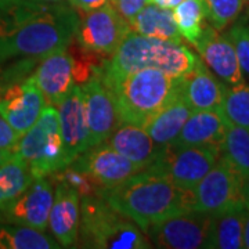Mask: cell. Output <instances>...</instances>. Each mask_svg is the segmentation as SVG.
Wrapping results in <instances>:
<instances>
[{
    "label": "cell",
    "mask_w": 249,
    "mask_h": 249,
    "mask_svg": "<svg viewBox=\"0 0 249 249\" xmlns=\"http://www.w3.org/2000/svg\"><path fill=\"white\" fill-rule=\"evenodd\" d=\"M79 13L68 1L16 0L0 10V64L43 58L75 39Z\"/></svg>",
    "instance_id": "6da1fadb"
},
{
    "label": "cell",
    "mask_w": 249,
    "mask_h": 249,
    "mask_svg": "<svg viewBox=\"0 0 249 249\" xmlns=\"http://www.w3.org/2000/svg\"><path fill=\"white\" fill-rule=\"evenodd\" d=\"M107 202L142 231L176 214L196 211L194 190L175 184L158 170L145 168L109 190Z\"/></svg>",
    "instance_id": "7a4b0ae2"
},
{
    "label": "cell",
    "mask_w": 249,
    "mask_h": 249,
    "mask_svg": "<svg viewBox=\"0 0 249 249\" xmlns=\"http://www.w3.org/2000/svg\"><path fill=\"white\" fill-rule=\"evenodd\" d=\"M199 61L184 43L148 37L129 31L109 58L98 68L97 75L106 85L145 68L160 70L172 78H181Z\"/></svg>",
    "instance_id": "3957f363"
},
{
    "label": "cell",
    "mask_w": 249,
    "mask_h": 249,
    "mask_svg": "<svg viewBox=\"0 0 249 249\" xmlns=\"http://www.w3.org/2000/svg\"><path fill=\"white\" fill-rule=\"evenodd\" d=\"M115 100L121 124L144 126L178 96V79L145 68L106 85Z\"/></svg>",
    "instance_id": "277c9868"
},
{
    "label": "cell",
    "mask_w": 249,
    "mask_h": 249,
    "mask_svg": "<svg viewBox=\"0 0 249 249\" xmlns=\"http://www.w3.org/2000/svg\"><path fill=\"white\" fill-rule=\"evenodd\" d=\"M79 248L148 249L152 244L130 219L108 204L104 196L80 199Z\"/></svg>",
    "instance_id": "5b68a950"
},
{
    "label": "cell",
    "mask_w": 249,
    "mask_h": 249,
    "mask_svg": "<svg viewBox=\"0 0 249 249\" xmlns=\"http://www.w3.org/2000/svg\"><path fill=\"white\" fill-rule=\"evenodd\" d=\"M14 152L25 160L34 178H47L68 166L57 107L46 104L39 119L19 137Z\"/></svg>",
    "instance_id": "8992f818"
},
{
    "label": "cell",
    "mask_w": 249,
    "mask_h": 249,
    "mask_svg": "<svg viewBox=\"0 0 249 249\" xmlns=\"http://www.w3.org/2000/svg\"><path fill=\"white\" fill-rule=\"evenodd\" d=\"M244 180L240 172L220 155L216 165L194 188L196 211L219 214L245 206Z\"/></svg>",
    "instance_id": "52a82bcc"
},
{
    "label": "cell",
    "mask_w": 249,
    "mask_h": 249,
    "mask_svg": "<svg viewBox=\"0 0 249 249\" xmlns=\"http://www.w3.org/2000/svg\"><path fill=\"white\" fill-rule=\"evenodd\" d=\"M222 155L220 145L165 147L148 168L163 173L178 187L194 190Z\"/></svg>",
    "instance_id": "ba28073f"
},
{
    "label": "cell",
    "mask_w": 249,
    "mask_h": 249,
    "mask_svg": "<svg viewBox=\"0 0 249 249\" xmlns=\"http://www.w3.org/2000/svg\"><path fill=\"white\" fill-rule=\"evenodd\" d=\"M78 13L79 24L75 34V40L90 52L109 58L126 34L130 31L127 21L111 3L97 9Z\"/></svg>",
    "instance_id": "9c48e42d"
},
{
    "label": "cell",
    "mask_w": 249,
    "mask_h": 249,
    "mask_svg": "<svg viewBox=\"0 0 249 249\" xmlns=\"http://www.w3.org/2000/svg\"><path fill=\"white\" fill-rule=\"evenodd\" d=\"M212 214L190 211L150 226L145 231L152 247L162 249L205 248Z\"/></svg>",
    "instance_id": "30bf717a"
},
{
    "label": "cell",
    "mask_w": 249,
    "mask_h": 249,
    "mask_svg": "<svg viewBox=\"0 0 249 249\" xmlns=\"http://www.w3.org/2000/svg\"><path fill=\"white\" fill-rule=\"evenodd\" d=\"M46 100L32 75L0 85V115L19 136L35 124Z\"/></svg>",
    "instance_id": "8fae6325"
},
{
    "label": "cell",
    "mask_w": 249,
    "mask_h": 249,
    "mask_svg": "<svg viewBox=\"0 0 249 249\" xmlns=\"http://www.w3.org/2000/svg\"><path fill=\"white\" fill-rule=\"evenodd\" d=\"M54 199V183L47 178H35L14 201L0 209V223L19 224L46 231Z\"/></svg>",
    "instance_id": "7c38bea8"
},
{
    "label": "cell",
    "mask_w": 249,
    "mask_h": 249,
    "mask_svg": "<svg viewBox=\"0 0 249 249\" xmlns=\"http://www.w3.org/2000/svg\"><path fill=\"white\" fill-rule=\"evenodd\" d=\"M79 86L85 97L90 145L94 147L107 142L121 124V121L114 96L98 75H94L91 79Z\"/></svg>",
    "instance_id": "4fadbf2b"
},
{
    "label": "cell",
    "mask_w": 249,
    "mask_h": 249,
    "mask_svg": "<svg viewBox=\"0 0 249 249\" xmlns=\"http://www.w3.org/2000/svg\"><path fill=\"white\" fill-rule=\"evenodd\" d=\"M71 165L88 172L108 193L126 178L142 170L107 142L98 144L79 155ZM107 196V194H106Z\"/></svg>",
    "instance_id": "5bb4252c"
},
{
    "label": "cell",
    "mask_w": 249,
    "mask_h": 249,
    "mask_svg": "<svg viewBox=\"0 0 249 249\" xmlns=\"http://www.w3.org/2000/svg\"><path fill=\"white\" fill-rule=\"evenodd\" d=\"M57 111L65 160L68 165H71L79 155L91 147L85 97L79 85H75L72 88L68 96L57 107Z\"/></svg>",
    "instance_id": "9a60e30c"
},
{
    "label": "cell",
    "mask_w": 249,
    "mask_h": 249,
    "mask_svg": "<svg viewBox=\"0 0 249 249\" xmlns=\"http://www.w3.org/2000/svg\"><path fill=\"white\" fill-rule=\"evenodd\" d=\"M194 47L202 62L224 85L231 86L245 80L241 72L235 49L229 35H223L211 24H206L202 35Z\"/></svg>",
    "instance_id": "2e32d148"
},
{
    "label": "cell",
    "mask_w": 249,
    "mask_h": 249,
    "mask_svg": "<svg viewBox=\"0 0 249 249\" xmlns=\"http://www.w3.org/2000/svg\"><path fill=\"white\" fill-rule=\"evenodd\" d=\"M32 76L46 100V104L58 107L76 85L73 60L67 49H61L40 58Z\"/></svg>",
    "instance_id": "e0dca14e"
},
{
    "label": "cell",
    "mask_w": 249,
    "mask_h": 249,
    "mask_svg": "<svg viewBox=\"0 0 249 249\" xmlns=\"http://www.w3.org/2000/svg\"><path fill=\"white\" fill-rule=\"evenodd\" d=\"M54 183V199L49 227L61 248H78L80 223V196L76 190L61 181Z\"/></svg>",
    "instance_id": "ac0fdd59"
},
{
    "label": "cell",
    "mask_w": 249,
    "mask_h": 249,
    "mask_svg": "<svg viewBox=\"0 0 249 249\" xmlns=\"http://www.w3.org/2000/svg\"><path fill=\"white\" fill-rule=\"evenodd\" d=\"M224 86L201 58L193 71L178 78V94L193 112L220 111Z\"/></svg>",
    "instance_id": "d6986e66"
},
{
    "label": "cell",
    "mask_w": 249,
    "mask_h": 249,
    "mask_svg": "<svg viewBox=\"0 0 249 249\" xmlns=\"http://www.w3.org/2000/svg\"><path fill=\"white\" fill-rule=\"evenodd\" d=\"M227 121L220 111H194L183 124L169 147L183 148L196 145H220L224 140Z\"/></svg>",
    "instance_id": "ffe728a7"
},
{
    "label": "cell",
    "mask_w": 249,
    "mask_h": 249,
    "mask_svg": "<svg viewBox=\"0 0 249 249\" xmlns=\"http://www.w3.org/2000/svg\"><path fill=\"white\" fill-rule=\"evenodd\" d=\"M142 169L151 165L163 148L158 147L142 126L121 124L106 142Z\"/></svg>",
    "instance_id": "44dd1931"
},
{
    "label": "cell",
    "mask_w": 249,
    "mask_h": 249,
    "mask_svg": "<svg viewBox=\"0 0 249 249\" xmlns=\"http://www.w3.org/2000/svg\"><path fill=\"white\" fill-rule=\"evenodd\" d=\"M191 112L193 111L187 106L186 101L178 94L166 107L152 116L142 127L158 147L165 148L178 137Z\"/></svg>",
    "instance_id": "7402d4cb"
},
{
    "label": "cell",
    "mask_w": 249,
    "mask_h": 249,
    "mask_svg": "<svg viewBox=\"0 0 249 249\" xmlns=\"http://www.w3.org/2000/svg\"><path fill=\"white\" fill-rule=\"evenodd\" d=\"M129 27L130 31L139 35L183 43V37L178 32L173 11L162 9L152 3H147L129 21Z\"/></svg>",
    "instance_id": "603a6c76"
},
{
    "label": "cell",
    "mask_w": 249,
    "mask_h": 249,
    "mask_svg": "<svg viewBox=\"0 0 249 249\" xmlns=\"http://www.w3.org/2000/svg\"><path fill=\"white\" fill-rule=\"evenodd\" d=\"M247 205L227 212L212 214V222L205 248L241 249L244 248V226Z\"/></svg>",
    "instance_id": "cb8c5ba5"
},
{
    "label": "cell",
    "mask_w": 249,
    "mask_h": 249,
    "mask_svg": "<svg viewBox=\"0 0 249 249\" xmlns=\"http://www.w3.org/2000/svg\"><path fill=\"white\" fill-rule=\"evenodd\" d=\"M34 175L25 160L17 154L0 165V209L21 196L34 181Z\"/></svg>",
    "instance_id": "d4e9b609"
},
{
    "label": "cell",
    "mask_w": 249,
    "mask_h": 249,
    "mask_svg": "<svg viewBox=\"0 0 249 249\" xmlns=\"http://www.w3.org/2000/svg\"><path fill=\"white\" fill-rule=\"evenodd\" d=\"M61 245L45 231L27 226L0 223V249H58Z\"/></svg>",
    "instance_id": "484cf974"
},
{
    "label": "cell",
    "mask_w": 249,
    "mask_h": 249,
    "mask_svg": "<svg viewBox=\"0 0 249 249\" xmlns=\"http://www.w3.org/2000/svg\"><path fill=\"white\" fill-rule=\"evenodd\" d=\"M178 32L190 45H196L206 27V13L202 0H183L173 9Z\"/></svg>",
    "instance_id": "4316f807"
},
{
    "label": "cell",
    "mask_w": 249,
    "mask_h": 249,
    "mask_svg": "<svg viewBox=\"0 0 249 249\" xmlns=\"http://www.w3.org/2000/svg\"><path fill=\"white\" fill-rule=\"evenodd\" d=\"M222 157L231 163L247 178L249 176V129L227 122L224 140L222 142Z\"/></svg>",
    "instance_id": "83f0119b"
},
{
    "label": "cell",
    "mask_w": 249,
    "mask_h": 249,
    "mask_svg": "<svg viewBox=\"0 0 249 249\" xmlns=\"http://www.w3.org/2000/svg\"><path fill=\"white\" fill-rule=\"evenodd\" d=\"M220 112L229 124L249 129V83L226 85Z\"/></svg>",
    "instance_id": "f1b7e54d"
},
{
    "label": "cell",
    "mask_w": 249,
    "mask_h": 249,
    "mask_svg": "<svg viewBox=\"0 0 249 249\" xmlns=\"http://www.w3.org/2000/svg\"><path fill=\"white\" fill-rule=\"evenodd\" d=\"M50 178L53 181H61L70 186L73 190L78 191L80 199L85 198H97V196H104L106 198V190L98 184L94 178L90 176L88 172L78 169L73 165H68L62 168L58 172L53 173Z\"/></svg>",
    "instance_id": "f546056e"
},
{
    "label": "cell",
    "mask_w": 249,
    "mask_h": 249,
    "mask_svg": "<svg viewBox=\"0 0 249 249\" xmlns=\"http://www.w3.org/2000/svg\"><path fill=\"white\" fill-rule=\"evenodd\" d=\"M209 24L217 29L224 31L237 21L248 3L247 0H202Z\"/></svg>",
    "instance_id": "4dcf8cb0"
},
{
    "label": "cell",
    "mask_w": 249,
    "mask_h": 249,
    "mask_svg": "<svg viewBox=\"0 0 249 249\" xmlns=\"http://www.w3.org/2000/svg\"><path fill=\"white\" fill-rule=\"evenodd\" d=\"M227 35L235 49L242 76L249 83V27L242 22H234Z\"/></svg>",
    "instance_id": "1f68e13d"
},
{
    "label": "cell",
    "mask_w": 249,
    "mask_h": 249,
    "mask_svg": "<svg viewBox=\"0 0 249 249\" xmlns=\"http://www.w3.org/2000/svg\"><path fill=\"white\" fill-rule=\"evenodd\" d=\"M109 3L129 24V21L148 3V0H109Z\"/></svg>",
    "instance_id": "d6a6232c"
},
{
    "label": "cell",
    "mask_w": 249,
    "mask_h": 249,
    "mask_svg": "<svg viewBox=\"0 0 249 249\" xmlns=\"http://www.w3.org/2000/svg\"><path fill=\"white\" fill-rule=\"evenodd\" d=\"M19 137L21 136L10 126L9 122L3 116L0 115V148L16 151Z\"/></svg>",
    "instance_id": "836d02e7"
},
{
    "label": "cell",
    "mask_w": 249,
    "mask_h": 249,
    "mask_svg": "<svg viewBox=\"0 0 249 249\" xmlns=\"http://www.w3.org/2000/svg\"><path fill=\"white\" fill-rule=\"evenodd\" d=\"M76 11H89L109 3V0H67Z\"/></svg>",
    "instance_id": "e575fe53"
},
{
    "label": "cell",
    "mask_w": 249,
    "mask_h": 249,
    "mask_svg": "<svg viewBox=\"0 0 249 249\" xmlns=\"http://www.w3.org/2000/svg\"><path fill=\"white\" fill-rule=\"evenodd\" d=\"M183 0H148V3H152V4H157L162 9L166 10H173L176 6H178Z\"/></svg>",
    "instance_id": "d590c367"
},
{
    "label": "cell",
    "mask_w": 249,
    "mask_h": 249,
    "mask_svg": "<svg viewBox=\"0 0 249 249\" xmlns=\"http://www.w3.org/2000/svg\"><path fill=\"white\" fill-rule=\"evenodd\" d=\"M244 248L249 249V202H247V217L244 226Z\"/></svg>",
    "instance_id": "8d00e7d4"
},
{
    "label": "cell",
    "mask_w": 249,
    "mask_h": 249,
    "mask_svg": "<svg viewBox=\"0 0 249 249\" xmlns=\"http://www.w3.org/2000/svg\"><path fill=\"white\" fill-rule=\"evenodd\" d=\"M13 155H14V151H10V150H1V148H0V165H1V163H4L6 160H9Z\"/></svg>",
    "instance_id": "74e56055"
},
{
    "label": "cell",
    "mask_w": 249,
    "mask_h": 249,
    "mask_svg": "<svg viewBox=\"0 0 249 249\" xmlns=\"http://www.w3.org/2000/svg\"><path fill=\"white\" fill-rule=\"evenodd\" d=\"M244 196H245V201L249 202V176L244 180Z\"/></svg>",
    "instance_id": "f35d334b"
},
{
    "label": "cell",
    "mask_w": 249,
    "mask_h": 249,
    "mask_svg": "<svg viewBox=\"0 0 249 249\" xmlns=\"http://www.w3.org/2000/svg\"><path fill=\"white\" fill-rule=\"evenodd\" d=\"M14 1H16V0H0V10L7 7V6H10V4L14 3Z\"/></svg>",
    "instance_id": "ab89813d"
},
{
    "label": "cell",
    "mask_w": 249,
    "mask_h": 249,
    "mask_svg": "<svg viewBox=\"0 0 249 249\" xmlns=\"http://www.w3.org/2000/svg\"><path fill=\"white\" fill-rule=\"evenodd\" d=\"M36 1H42V3H62L67 0H36Z\"/></svg>",
    "instance_id": "60d3db41"
},
{
    "label": "cell",
    "mask_w": 249,
    "mask_h": 249,
    "mask_svg": "<svg viewBox=\"0 0 249 249\" xmlns=\"http://www.w3.org/2000/svg\"><path fill=\"white\" fill-rule=\"evenodd\" d=\"M247 1H248V3H249V0H247Z\"/></svg>",
    "instance_id": "b9f144b4"
}]
</instances>
